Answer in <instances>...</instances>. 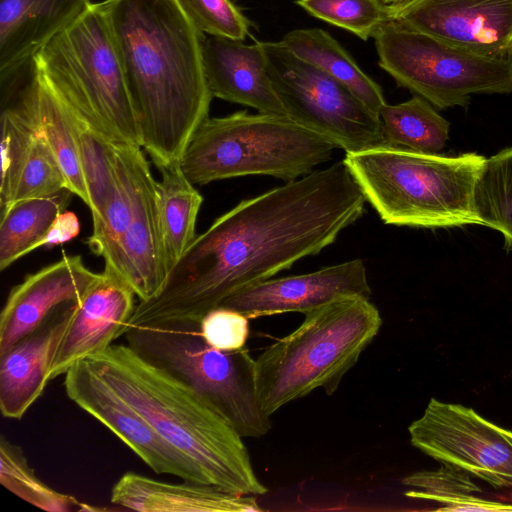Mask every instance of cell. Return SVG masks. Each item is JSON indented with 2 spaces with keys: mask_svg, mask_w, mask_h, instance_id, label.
Wrapping results in <instances>:
<instances>
[{
  "mask_svg": "<svg viewBox=\"0 0 512 512\" xmlns=\"http://www.w3.org/2000/svg\"><path fill=\"white\" fill-rule=\"evenodd\" d=\"M366 202L343 160L242 200L195 237L128 326L200 323L230 295L333 244Z\"/></svg>",
  "mask_w": 512,
  "mask_h": 512,
  "instance_id": "obj_1",
  "label": "cell"
},
{
  "mask_svg": "<svg viewBox=\"0 0 512 512\" xmlns=\"http://www.w3.org/2000/svg\"><path fill=\"white\" fill-rule=\"evenodd\" d=\"M343 161L385 224H477L473 195L482 155L445 156L384 145L346 153Z\"/></svg>",
  "mask_w": 512,
  "mask_h": 512,
  "instance_id": "obj_4",
  "label": "cell"
},
{
  "mask_svg": "<svg viewBox=\"0 0 512 512\" xmlns=\"http://www.w3.org/2000/svg\"><path fill=\"white\" fill-rule=\"evenodd\" d=\"M90 6V0H0V70L35 55Z\"/></svg>",
  "mask_w": 512,
  "mask_h": 512,
  "instance_id": "obj_21",
  "label": "cell"
},
{
  "mask_svg": "<svg viewBox=\"0 0 512 512\" xmlns=\"http://www.w3.org/2000/svg\"><path fill=\"white\" fill-rule=\"evenodd\" d=\"M135 296L122 279L104 269L74 307L52 360L50 380L122 336L135 310Z\"/></svg>",
  "mask_w": 512,
  "mask_h": 512,
  "instance_id": "obj_17",
  "label": "cell"
},
{
  "mask_svg": "<svg viewBox=\"0 0 512 512\" xmlns=\"http://www.w3.org/2000/svg\"><path fill=\"white\" fill-rule=\"evenodd\" d=\"M80 232L77 216L70 211L61 212L52 223L41 243V247H51L68 242Z\"/></svg>",
  "mask_w": 512,
  "mask_h": 512,
  "instance_id": "obj_34",
  "label": "cell"
},
{
  "mask_svg": "<svg viewBox=\"0 0 512 512\" xmlns=\"http://www.w3.org/2000/svg\"><path fill=\"white\" fill-rule=\"evenodd\" d=\"M477 224L498 230L512 251V148L485 159L473 195Z\"/></svg>",
  "mask_w": 512,
  "mask_h": 512,
  "instance_id": "obj_28",
  "label": "cell"
},
{
  "mask_svg": "<svg viewBox=\"0 0 512 512\" xmlns=\"http://www.w3.org/2000/svg\"><path fill=\"white\" fill-rule=\"evenodd\" d=\"M463 469L442 463L438 470L413 473L402 483L414 489L405 493L416 499H425L443 505L437 511L511 512L512 504L491 501L477 496L481 492Z\"/></svg>",
  "mask_w": 512,
  "mask_h": 512,
  "instance_id": "obj_27",
  "label": "cell"
},
{
  "mask_svg": "<svg viewBox=\"0 0 512 512\" xmlns=\"http://www.w3.org/2000/svg\"><path fill=\"white\" fill-rule=\"evenodd\" d=\"M203 69L213 97L254 108L261 113L286 115L270 80L259 42L203 35Z\"/></svg>",
  "mask_w": 512,
  "mask_h": 512,
  "instance_id": "obj_18",
  "label": "cell"
},
{
  "mask_svg": "<svg viewBox=\"0 0 512 512\" xmlns=\"http://www.w3.org/2000/svg\"><path fill=\"white\" fill-rule=\"evenodd\" d=\"M374 40L379 66L440 109L465 107L473 94L512 92V58L478 55L390 19Z\"/></svg>",
  "mask_w": 512,
  "mask_h": 512,
  "instance_id": "obj_9",
  "label": "cell"
},
{
  "mask_svg": "<svg viewBox=\"0 0 512 512\" xmlns=\"http://www.w3.org/2000/svg\"><path fill=\"white\" fill-rule=\"evenodd\" d=\"M280 42L345 86L372 111L379 114L386 104L381 87L326 31L320 28L295 29L286 33Z\"/></svg>",
  "mask_w": 512,
  "mask_h": 512,
  "instance_id": "obj_22",
  "label": "cell"
},
{
  "mask_svg": "<svg viewBox=\"0 0 512 512\" xmlns=\"http://www.w3.org/2000/svg\"><path fill=\"white\" fill-rule=\"evenodd\" d=\"M41 77L64 102L94 114L116 142L141 132L102 4H91L35 54Z\"/></svg>",
  "mask_w": 512,
  "mask_h": 512,
  "instance_id": "obj_8",
  "label": "cell"
},
{
  "mask_svg": "<svg viewBox=\"0 0 512 512\" xmlns=\"http://www.w3.org/2000/svg\"><path fill=\"white\" fill-rule=\"evenodd\" d=\"M381 326L377 307L360 296L338 299L305 314L294 331L255 359L264 413L270 417L318 388L334 394Z\"/></svg>",
  "mask_w": 512,
  "mask_h": 512,
  "instance_id": "obj_5",
  "label": "cell"
},
{
  "mask_svg": "<svg viewBox=\"0 0 512 512\" xmlns=\"http://www.w3.org/2000/svg\"><path fill=\"white\" fill-rule=\"evenodd\" d=\"M157 168L161 173V180L157 182L158 205L170 273L196 237V221L203 198L184 175L179 162Z\"/></svg>",
  "mask_w": 512,
  "mask_h": 512,
  "instance_id": "obj_23",
  "label": "cell"
},
{
  "mask_svg": "<svg viewBox=\"0 0 512 512\" xmlns=\"http://www.w3.org/2000/svg\"><path fill=\"white\" fill-rule=\"evenodd\" d=\"M408 432L411 444L427 456L457 466L494 488H512V431L474 409L432 398Z\"/></svg>",
  "mask_w": 512,
  "mask_h": 512,
  "instance_id": "obj_11",
  "label": "cell"
},
{
  "mask_svg": "<svg viewBox=\"0 0 512 512\" xmlns=\"http://www.w3.org/2000/svg\"><path fill=\"white\" fill-rule=\"evenodd\" d=\"M110 500L142 512H259L256 496L237 495L216 486L170 483L127 472L113 485Z\"/></svg>",
  "mask_w": 512,
  "mask_h": 512,
  "instance_id": "obj_20",
  "label": "cell"
},
{
  "mask_svg": "<svg viewBox=\"0 0 512 512\" xmlns=\"http://www.w3.org/2000/svg\"><path fill=\"white\" fill-rule=\"evenodd\" d=\"M72 195L65 188L50 196L14 201L1 209L0 270L41 247L52 223L65 211Z\"/></svg>",
  "mask_w": 512,
  "mask_h": 512,
  "instance_id": "obj_24",
  "label": "cell"
},
{
  "mask_svg": "<svg viewBox=\"0 0 512 512\" xmlns=\"http://www.w3.org/2000/svg\"><path fill=\"white\" fill-rule=\"evenodd\" d=\"M76 304L59 310L0 354V410L3 417L21 419L43 394L50 381L55 351Z\"/></svg>",
  "mask_w": 512,
  "mask_h": 512,
  "instance_id": "obj_19",
  "label": "cell"
},
{
  "mask_svg": "<svg viewBox=\"0 0 512 512\" xmlns=\"http://www.w3.org/2000/svg\"><path fill=\"white\" fill-rule=\"evenodd\" d=\"M31 89L39 130L59 162L67 188L89 206L79 147L68 111L41 77L37 62L32 75Z\"/></svg>",
  "mask_w": 512,
  "mask_h": 512,
  "instance_id": "obj_25",
  "label": "cell"
},
{
  "mask_svg": "<svg viewBox=\"0 0 512 512\" xmlns=\"http://www.w3.org/2000/svg\"><path fill=\"white\" fill-rule=\"evenodd\" d=\"M84 362L154 430L188 458L205 482L237 495L267 488L256 476L243 437L195 389L130 346L112 344Z\"/></svg>",
  "mask_w": 512,
  "mask_h": 512,
  "instance_id": "obj_3",
  "label": "cell"
},
{
  "mask_svg": "<svg viewBox=\"0 0 512 512\" xmlns=\"http://www.w3.org/2000/svg\"><path fill=\"white\" fill-rule=\"evenodd\" d=\"M64 375L68 398L114 433L155 473L207 484L197 467L117 396L84 360L74 363Z\"/></svg>",
  "mask_w": 512,
  "mask_h": 512,
  "instance_id": "obj_14",
  "label": "cell"
},
{
  "mask_svg": "<svg viewBox=\"0 0 512 512\" xmlns=\"http://www.w3.org/2000/svg\"><path fill=\"white\" fill-rule=\"evenodd\" d=\"M389 19L463 50L512 58V0H409Z\"/></svg>",
  "mask_w": 512,
  "mask_h": 512,
  "instance_id": "obj_13",
  "label": "cell"
},
{
  "mask_svg": "<svg viewBox=\"0 0 512 512\" xmlns=\"http://www.w3.org/2000/svg\"><path fill=\"white\" fill-rule=\"evenodd\" d=\"M189 22L202 34L245 40L250 22L231 0H175Z\"/></svg>",
  "mask_w": 512,
  "mask_h": 512,
  "instance_id": "obj_32",
  "label": "cell"
},
{
  "mask_svg": "<svg viewBox=\"0 0 512 512\" xmlns=\"http://www.w3.org/2000/svg\"><path fill=\"white\" fill-rule=\"evenodd\" d=\"M379 116L387 146L439 154L449 138V122L418 95L399 104L386 103Z\"/></svg>",
  "mask_w": 512,
  "mask_h": 512,
  "instance_id": "obj_26",
  "label": "cell"
},
{
  "mask_svg": "<svg viewBox=\"0 0 512 512\" xmlns=\"http://www.w3.org/2000/svg\"><path fill=\"white\" fill-rule=\"evenodd\" d=\"M372 295L365 263L353 259L317 271L267 279L227 297L220 306L249 319L282 313L307 314L346 297Z\"/></svg>",
  "mask_w": 512,
  "mask_h": 512,
  "instance_id": "obj_15",
  "label": "cell"
},
{
  "mask_svg": "<svg viewBox=\"0 0 512 512\" xmlns=\"http://www.w3.org/2000/svg\"><path fill=\"white\" fill-rule=\"evenodd\" d=\"M338 147L287 115L239 111L207 117L196 129L180 167L194 185L247 175L286 182L328 162Z\"/></svg>",
  "mask_w": 512,
  "mask_h": 512,
  "instance_id": "obj_6",
  "label": "cell"
},
{
  "mask_svg": "<svg viewBox=\"0 0 512 512\" xmlns=\"http://www.w3.org/2000/svg\"><path fill=\"white\" fill-rule=\"evenodd\" d=\"M285 113L301 126L333 142L346 153L384 146L383 125L338 81L301 59L280 41H258Z\"/></svg>",
  "mask_w": 512,
  "mask_h": 512,
  "instance_id": "obj_10",
  "label": "cell"
},
{
  "mask_svg": "<svg viewBox=\"0 0 512 512\" xmlns=\"http://www.w3.org/2000/svg\"><path fill=\"white\" fill-rule=\"evenodd\" d=\"M116 159L130 202L128 226L121 245L119 277L146 301L163 289L168 278L160 221L157 181L142 147L117 142Z\"/></svg>",
  "mask_w": 512,
  "mask_h": 512,
  "instance_id": "obj_12",
  "label": "cell"
},
{
  "mask_svg": "<svg viewBox=\"0 0 512 512\" xmlns=\"http://www.w3.org/2000/svg\"><path fill=\"white\" fill-rule=\"evenodd\" d=\"M123 336L140 356L195 389L243 438L270 431V417L258 397L256 361L245 347L218 350L195 322L128 326Z\"/></svg>",
  "mask_w": 512,
  "mask_h": 512,
  "instance_id": "obj_7",
  "label": "cell"
},
{
  "mask_svg": "<svg viewBox=\"0 0 512 512\" xmlns=\"http://www.w3.org/2000/svg\"><path fill=\"white\" fill-rule=\"evenodd\" d=\"M65 188L67 184L59 162L39 130L20 169L10 203L50 196Z\"/></svg>",
  "mask_w": 512,
  "mask_h": 512,
  "instance_id": "obj_31",
  "label": "cell"
},
{
  "mask_svg": "<svg viewBox=\"0 0 512 512\" xmlns=\"http://www.w3.org/2000/svg\"><path fill=\"white\" fill-rule=\"evenodd\" d=\"M141 132L156 167L179 162L213 96L199 32L175 0L102 2Z\"/></svg>",
  "mask_w": 512,
  "mask_h": 512,
  "instance_id": "obj_2",
  "label": "cell"
},
{
  "mask_svg": "<svg viewBox=\"0 0 512 512\" xmlns=\"http://www.w3.org/2000/svg\"><path fill=\"white\" fill-rule=\"evenodd\" d=\"M0 483L19 498L45 511L97 510L45 484L28 464L21 448L4 436L0 439Z\"/></svg>",
  "mask_w": 512,
  "mask_h": 512,
  "instance_id": "obj_29",
  "label": "cell"
},
{
  "mask_svg": "<svg viewBox=\"0 0 512 512\" xmlns=\"http://www.w3.org/2000/svg\"><path fill=\"white\" fill-rule=\"evenodd\" d=\"M312 16L343 28L362 40L374 38L389 20V8L378 0H295Z\"/></svg>",
  "mask_w": 512,
  "mask_h": 512,
  "instance_id": "obj_30",
  "label": "cell"
},
{
  "mask_svg": "<svg viewBox=\"0 0 512 512\" xmlns=\"http://www.w3.org/2000/svg\"><path fill=\"white\" fill-rule=\"evenodd\" d=\"M378 1H380L385 6L393 7V6H397V5L403 4V3H405V2H407L409 0H378Z\"/></svg>",
  "mask_w": 512,
  "mask_h": 512,
  "instance_id": "obj_35",
  "label": "cell"
},
{
  "mask_svg": "<svg viewBox=\"0 0 512 512\" xmlns=\"http://www.w3.org/2000/svg\"><path fill=\"white\" fill-rule=\"evenodd\" d=\"M99 276L80 255H63L14 286L0 314V354L59 310L78 303Z\"/></svg>",
  "mask_w": 512,
  "mask_h": 512,
  "instance_id": "obj_16",
  "label": "cell"
},
{
  "mask_svg": "<svg viewBox=\"0 0 512 512\" xmlns=\"http://www.w3.org/2000/svg\"><path fill=\"white\" fill-rule=\"evenodd\" d=\"M199 327L203 339L221 351L244 348L249 336V318L239 311L222 306L204 315Z\"/></svg>",
  "mask_w": 512,
  "mask_h": 512,
  "instance_id": "obj_33",
  "label": "cell"
}]
</instances>
